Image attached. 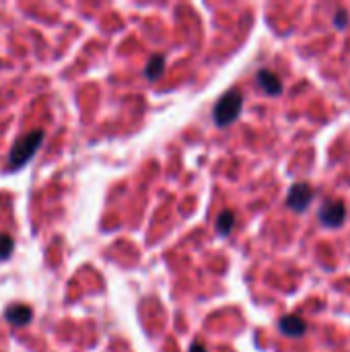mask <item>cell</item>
I'll return each mask as SVG.
<instances>
[{
    "label": "cell",
    "mask_w": 350,
    "mask_h": 352,
    "mask_svg": "<svg viewBox=\"0 0 350 352\" xmlns=\"http://www.w3.org/2000/svg\"><path fill=\"white\" fill-rule=\"evenodd\" d=\"M43 136H45L43 130H31L29 134L21 136V138L14 142L10 155H8V169L14 171V169L23 167V165L37 153V148H39L41 142H43Z\"/></svg>",
    "instance_id": "6da1fadb"
},
{
    "label": "cell",
    "mask_w": 350,
    "mask_h": 352,
    "mask_svg": "<svg viewBox=\"0 0 350 352\" xmlns=\"http://www.w3.org/2000/svg\"><path fill=\"white\" fill-rule=\"evenodd\" d=\"M241 107H243V95H241V91H239V89L227 91V93L219 99V103L215 105V111H212L217 126L225 128V126L233 124V122L239 118Z\"/></svg>",
    "instance_id": "7a4b0ae2"
},
{
    "label": "cell",
    "mask_w": 350,
    "mask_h": 352,
    "mask_svg": "<svg viewBox=\"0 0 350 352\" xmlns=\"http://www.w3.org/2000/svg\"><path fill=\"white\" fill-rule=\"evenodd\" d=\"M314 196H316L314 188H311L309 184H305V182H299V184H295V186L289 190L287 206H289L291 210H295V212H305L307 206L311 204Z\"/></svg>",
    "instance_id": "3957f363"
},
{
    "label": "cell",
    "mask_w": 350,
    "mask_h": 352,
    "mask_svg": "<svg viewBox=\"0 0 350 352\" xmlns=\"http://www.w3.org/2000/svg\"><path fill=\"white\" fill-rule=\"evenodd\" d=\"M344 219H347V206L342 200H328L320 208V221L328 229H336V227L344 225Z\"/></svg>",
    "instance_id": "277c9868"
},
{
    "label": "cell",
    "mask_w": 350,
    "mask_h": 352,
    "mask_svg": "<svg viewBox=\"0 0 350 352\" xmlns=\"http://www.w3.org/2000/svg\"><path fill=\"white\" fill-rule=\"evenodd\" d=\"M256 80H258V85H260V89L266 93V95H272V97H276V95H281L283 93V80L278 78V74H274L272 70H260L258 72V76H256Z\"/></svg>",
    "instance_id": "5b68a950"
},
{
    "label": "cell",
    "mask_w": 350,
    "mask_h": 352,
    "mask_svg": "<svg viewBox=\"0 0 350 352\" xmlns=\"http://www.w3.org/2000/svg\"><path fill=\"white\" fill-rule=\"evenodd\" d=\"M4 318H6V322L8 324H12V326H27V324H31V320H33V311H31V307L29 305H23V303H14V305H10L6 311H4Z\"/></svg>",
    "instance_id": "8992f818"
},
{
    "label": "cell",
    "mask_w": 350,
    "mask_h": 352,
    "mask_svg": "<svg viewBox=\"0 0 350 352\" xmlns=\"http://www.w3.org/2000/svg\"><path fill=\"white\" fill-rule=\"evenodd\" d=\"M278 328H281V332L285 336H291V338H301L307 332V324L299 316H287V318H283L278 322Z\"/></svg>",
    "instance_id": "52a82bcc"
},
{
    "label": "cell",
    "mask_w": 350,
    "mask_h": 352,
    "mask_svg": "<svg viewBox=\"0 0 350 352\" xmlns=\"http://www.w3.org/2000/svg\"><path fill=\"white\" fill-rule=\"evenodd\" d=\"M163 70H165V56L155 54V56L149 60L146 68H144V76H146L149 80H157V78L163 74Z\"/></svg>",
    "instance_id": "ba28073f"
},
{
    "label": "cell",
    "mask_w": 350,
    "mask_h": 352,
    "mask_svg": "<svg viewBox=\"0 0 350 352\" xmlns=\"http://www.w3.org/2000/svg\"><path fill=\"white\" fill-rule=\"evenodd\" d=\"M233 225H235V214L231 210H223L217 219V231L221 235H229L233 231Z\"/></svg>",
    "instance_id": "9c48e42d"
},
{
    "label": "cell",
    "mask_w": 350,
    "mask_h": 352,
    "mask_svg": "<svg viewBox=\"0 0 350 352\" xmlns=\"http://www.w3.org/2000/svg\"><path fill=\"white\" fill-rule=\"evenodd\" d=\"M12 250H14V239L8 233H0V262L10 258Z\"/></svg>",
    "instance_id": "30bf717a"
},
{
    "label": "cell",
    "mask_w": 350,
    "mask_h": 352,
    "mask_svg": "<svg viewBox=\"0 0 350 352\" xmlns=\"http://www.w3.org/2000/svg\"><path fill=\"white\" fill-rule=\"evenodd\" d=\"M334 25H336L338 29H347V27H349V12H347L344 8L336 10V16H334Z\"/></svg>",
    "instance_id": "8fae6325"
},
{
    "label": "cell",
    "mask_w": 350,
    "mask_h": 352,
    "mask_svg": "<svg viewBox=\"0 0 350 352\" xmlns=\"http://www.w3.org/2000/svg\"><path fill=\"white\" fill-rule=\"evenodd\" d=\"M190 352H206V346H204V344H200V342H194V344H192V349H190Z\"/></svg>",
    "instance_id": "7c38bea8"
}]
</instances>
